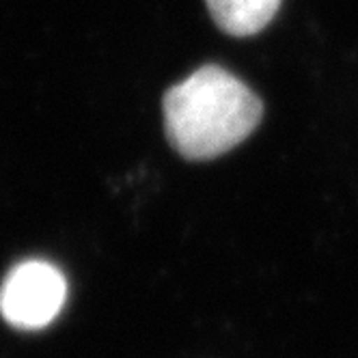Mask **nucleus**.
Instances as JSON below:
<instances>
[{"instance_id":"f03ea898","label":"nucleus","mask_w":358,"mask_h":358,"mask_svg":"<svg viewBox=\"0 0 358 358\" xmlns=\"http://www.w3.org/2000/svg\"><path fill=\"white\" fill-rule=\"evenodd\" d=\"M67 283L61 270L48 262L17 264L0 287V313L17 328H43L65 304Z\"/></svg>"},{"instance_id":"7ed1b4c3","label":"nucleus","mask_w":358,"mask_h":358,"mask_svg":"<svg viewBox=\"0 0 358 358\" xmlns=\"http://www.w3.org/2000/svg\"><path fill=\"white\" fill-rule=\"evenodd\" d=\"M218 29L234 37H250L274 20L280 0H206Z\"/></svg>"},{"instance_id":"f257e3e1","label":"nucleus","mask_w":358,"mask_h":358,"mask_svg":"<svg viewBox=\"0 0 358 358\" xmlns=\"http://www.w3.org/2000/svg\"><path fill=\"white\" fill-rule=\"evenodd\" d=\"M162 108L169 143L188 160H212L238 147L264 115L262 99L218 65L171 87Z\"/></svg>"}]
</instances>
